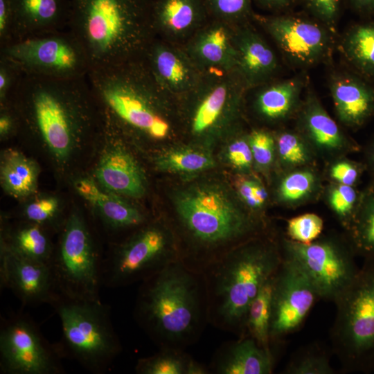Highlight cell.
<instances>
[{"label":"cell","instance_id":"2","mask_svg":"<svg viewBox=\"0 0 374 374\" xmlns=\"http://www.w3.org/2000/svg\"><path fill=\"white\" fill-rule=\"evenodd\" d=\"M151 3L152 0H70L67 26L82 46L91 69L144 57L157 37Z\"/></svg>","mask_w":374,"mask_h":374},{"label":"cell","instance_id":"6","mask_svg":"<svg viewBox=\"0 0 374 374\" xmlns=\"http://www.w3.org/2000/svg\"><path fill=\"white\" fill-rule=\"evenodd\" d=\"M96 102L115 123L154 139L172 132L171 101L177 99L156 80L143 57L87 75Z\"/></svg>","mask_w":374,"mask_h":374},{"label":"cell","instance_id":"42","mask_svg":"<svg viewBox=\"0 0 374 374\" xmlns=\"http://www.w3.org/2000/svg\"><path fill=\"white\" fill-rule=\"evenodd\" d=\"M24 74L20 66L15 61L0 54V102L1 106L8 103Z\"/></svg>","mask_w":374,"mask_h":374},{"label":"cell","instance_id":"17","mask_svg":"<svg viewBox=\"0 0 374 374\" xmlns=\"http://www.w3.org/2000/svg\"><path fill=\"white\" fill-rule=\"evenodd\" d=\"M262 21L281 51L296 64H315L329 48L328 33L316 23L290 16L266 17Z\"/></svg>","mask_w":374,"mask_h":374},{"label":"cell","instance_id":"40","mask_svg":"<svg viewBox=\"0 0 374 374\" xmlns=\"http://www.w3.org/2000/svg\"><path fill=\"white\" fill-rule=\"evenodd\" d=\"M285 371L287 374H332L334 370L323 353L307 350L296 355Z\"/></svg>","mask_w":374,"mask_h":374},{"label":"cell","instance_id":"28","mask_svg":"<svg viewBox=\"0 0 374 374\" xmlns=\"http://www.w3.org/2000/svg\"><path fill=\"white\" fill-rule=\"evenodd\" d=\"M301 90V84L297 80H288L266 86L256 96V109L266 119H283L295 108Z\"/></svg>","mask_w":374,"mask_h":374},{"label":"cell","instance_id":"27","mask_svg":"<svg viewBox=\"0 0 374 374\" xmlns=\"http://www.w3.org/2000/svg\"><path fill=\"white\" fill-rule=\"evenodd\" d=\"M75 186L79 194L98 209L111 228L137 229L145 223V216L136 208L115 195L103 192L92 179H81Z\"/></svg>","mask_w":374,"mask_h":374},{"label":"cell","instance_id":"10","mask_svg":"<svg viewBox=\"0 0 374 374\" xmlns=\"http://www.w3.org/2000/svg\"><path fill=\"white\" fill-rule=\"evenodd\" d=\"M174 238L160 224L141 228L104 258L103 285L117 288L142 282L179 260Z\"/></svg>","mask_w":374,"mask_h":374},{"label":"cell","instance_id":"24","mask_svg":"<svg viewBox=\"0 0 374 374\" xmlns=\"http://www.w3.org/2000/svg\"><path fill=\"white\" fill-rule=\"evenodd\" d=\"M300 125L306 140L321 153L335 154L354 148L312 91L307 94Z\"/></svg>","mask_w":374,"mask_h":374},{"label":"cell","instance_id":"21","mask_svg":"<svg viewBox=\"0 0 374 374\" xmlns=\"http://www.w3.org/2000/svg\"><path fill=\"white\" fill-rule=\"evenodd\" d=\"M233 43L236 52L235 71L247 88L267 82L277 69L273 50L260 35L247 26L236 24Z\"/></svg>","mask_w":374,"mask_h":374},{"label":"cell","instance_id":"20","mask_svg":"<svg viewBox=\"0 0 374 374\" xmlns=\"http://www.w3.org/2000/svg\"><path fill=\"white\" fill-rule=\"evenodd\" d=\"M151 15L157 37L180 45L209 17L203 0H152Z\"/></svg>","mask_w":374,"mask_h":374},{"label":"cell","instance_id":"1","mask_svg":"<svg viewBox=\"0 0 374 374\" xmlns=\"http://www.w3.org/2000/svg\"><path fill=\"white\" fill-rule=\"evenodd\" d=\"M134 316L159 348L184 350L208 323L203 273L179 260L141 282Z\"/></svg>","mask_w":374,"mask_h":374},{"label":"cell","instance_id":"52","mask_svg":"<svg viewBox=\"0 0 374 374\" xmlns=\"http://www.w3.org/2000/svg\"><path fill=\"white\" fill-rule=\"evenodd\" d=\"M263 6L269 8H279L286 6L294 0H258Z\"/></svg>","mask_w":374,"mask_h":374},{"label":"cell","instance_id":"33","mask_svg":"<svg viewBox=\"0 0 374 374\" xmlns=\"http://www.w3.org/2000/svg\"><path fill=\"white\" fill-rule=\"evenodd\" d=\"M3 249L48 265L53 253L42 226L31 222L13 231L10 243L3 246Z\"/></svg>","mask_w":374,"mask_h":374},{"label":"cell","instance_id":"18","mask_svg":"<svg viewBox=\"0 0 374 374\" xmlns=\"http://www.w3.org/2000/svg\"><path fill=\"white\" fill-rule=\"evenodd\" d=\"M143 58L158 83L176 98L192 89L203 75L182 45L158 37Z\"/></svg>","mask_w":374,"mask_h":374},{"label":"cell","instance_id":"41","mask_svg":"<svg viewBox=\"0 0 374 374\" xmlns=\"http://www.w3.org/2000/svg\"><path fill=\"white\" fill-rule=\"evenodd\" d=\"M209 16L231 24H239L249 13L251 0H203Z\"/></svg>","mask_w":374,"mask_h":374},{"label":"cell","instance_id":"38","mask_svg":"<svg viewBox=\"0 0 374 374\" xmlns=\"http://www.w3.org/2000/svg\"><path fill=\"white\" fill-rule=\"evenodd\" d=\"M360 197L352 186L336 184L328 191V202L332 211L343 220L345 226L350 222Z\"/></svg>","mask_w":374,"mask_h":374},{"label":"cell","instance_id":"48","mask_svg":"<svg viewBox=\"0 0 374 374\" xmlns=\"http://www.w3.org/2000/svg\"><path fill=\"white\" fill-rule=\"evenodd\" d=\"M311 11L323 22L331 24L337 18L340 0H306Z\"/></svg>","mask_w":374,"mask_h":374},{"label":"cell","instance_id":"23","mask_svg":"<svg viewBox=\"0 0 374 374\" xmlns=\"http://www.w3.org/2000/svg\"><path fill=\"white\" fill-rule=\"evenodd\" d=\"M273 366L271 351L245 335L226 343L217 350L210 371L217 374H270Z\"/></svg>","mask_w":374,"mask_h":374},{"label":"cell","instance_id":"37","mask_svg":"<svg viewBox=\"0 0 374 374\" xmlns=\"http://www.w3.org/2000/svg\"><path fill=\"white\" fill-rule=\"evenodd\" d=\"M276 147L282 163L288 168H296L310 163L312 154L308 144L297 134L283 132L278 134Z\"/></svg>","mask_w":374,"mask_h":374},{"label":"cell","instance_id":"44","mask_svg":"<svg viewBox=\"0 0 374 374\" xmlns=\"http://www.w3.org/2000/svg\"><path fill=\"white\" fill-rule=\"evenodd\" d=\"M57 207V202L55 198H43L28 205L25 210V217L28 222L42 226L54 218Z\"/></svg>","mask_w":374,"mask_h":374},{"label":"cell","instance_id":"29","mask_svg":"<svg viewBox=\"0 0 374 374\" xmlns=\"http://www.w3.org/2000/svg\"><path fill=\"white\" fill-rule=\"evenodd\" d=\"M159 352L138 359L135 372L138 374H207L210 369L193 359L184 350L159 348Z\"/></svg>","mask_w":374,"mask_h":374},{"label":"cell","instance_id":"53","mask_svg":"<svg viewBox=\"0 0 374 374\" xmlns=\"http://www.w3.org/2000/svg\"><path fill=\"white\" fill-rule=\"evenodd\" d=\"M370 161H371V163L372 165V167L374 169V146L372 148L371 152L370 153Z\"/></svg>","mask_w":374,"mask_h":374},{"label":"cell","instance_id":"26","mask_svg":"<svg viewBox=\"0 0 374 374\" xmlns=\"http://www.w3.org/2000/svg\"><path fill=\"white\" fill-rule=\"evenodd\" d=\"M96 177L111 191L133 197L145 193L144 176L134 158L121 149L111 150L101 158Z\"/></svg>","mask_w":374,"mask_h":374},{"label":"cell","instance_id":"50","mask_svg":"<svg viewBox=\"0 0 374 374\" xmlns=\"http://www.w3.org/2000/svg\"><path fill=\"white\" fill-rule=\"evenodd\" d=\"M254 195L260 208L265 204L267 198V192L258 181H255Z\"/></svg>","mask_w":374,"mask_h":374},{"label":"cell","instance_id":"3","mask_svg":"<svg viewBox=\"0 0 374 374\" xmlns=\"http://www.w3.org/2000/svg\"><path fill=\"white\" fill-rule=\"evenodd\" d=\"M177 229L185 247L179 260L203 273L257 230L255 220L220 187L198 185L175 200Z\"/></svg>","mask_w":374,"mask_h":374},{"label":"cell","instance_id":"45","mask_svg":"<svg viewBox=\"0 0 374 374\" xmlns=\"http://www.w3.org/2000/svg\"><path fill=\"white\" fill-rule=\"evenodd\" d=\"M329 173L337 183L353 186L361 176L362 169L354 162L339 160L331 166Z\"/></svg>","mask_w":374,"mask_h":374},{"label":"cell","instance_id":"11","mask_svg":"<svg viewBox=\"0 0 374 374\" xmlns=\"http://www.w3.org/2000/svg\"><path fill=\"white\" fill-rule=\"evenodd\" d=\"M26 75L51 78L87 77L91 66L78 39L69 30H58L13 41L0 48Z\"/></svg>","mask_w":374,"mask_h":374},{"label":"cell","instance_id":"14","mask_svg":"<svg viewBox=\"0 0 374 374\" xmlns=\"http://www.w3.org/2000/svg\"><path fill=\"white\" fill-rule=\"evenodd\" d=\"M283 256L296 262L307 275L320 299L335 301L359 271L353 249L332 239L303 244L284 240Z\"/></svg>","mask_w":374,"mask_h":374},{"label":"cell","instance_id":"39","mask_svg":"<svg viewBox=\"0 0 374 374\" xmlns=\"http://www.w3.org/2000/svg\"><path fill=\"white\" fill-rule=\"evenodd\" d=\"M323 222L315 213H305L292 217L287 221V233L288 239L303 244H309L316 240L321 235Z\"/></svg>","mask_w":374,"mask_h":374},{"label":"cell","instance_id":"8","mask_svg":"<svg viewBox=\"0 0 374 374\" xmlns=\"http://www.w3.org/2000/svg\"><path fill=\"white\" fill-rule=\"evenodd\" d=\"M332 338L348 369L374 372V258H365L353 281L334 301Z\"/></svg>","mask_w":374,"mask_h":374},{"label":"cell","instance_id":"22","mask_svg":"<svg viewBox=\"0 0 374 374\" xmlns=\"http://www.w3.org/2000/svg\"><path fill=\"white\" fill-rule=\"evenodd\" d=\"M10 1L14 19L13 41L62 30L68 25L70 0Z\"/></svg>","mask_w":374,"mask_h":374},{"label":"cell","instance_id":"9","mask_svg":"<svg viewBox=\"0 0 374 374\" xmlns=\"http://www.w3.org/2000/svg\"><path fill=\"white\" fill-rule=\"evenodd\" d=\"M103 260L84 220L72 214L49 264L58 294L74 300H100Z\"/></svg>","mask_w":374,"mask_h":374},{"label":"cell","instance_id":"47","mask_svg":"<svg viewBox=\"0 0 374 374\" xmlns=\"http://www.w3.org/2000/svg\"><path fill=\"white\" fill-rule=\"evenodd\" d=\"M13 25L10 0H0V48L13 41Z\"/></svg>","mask_w":374,"mask_h":374},{"label":"cell","instance_id":"32","mask_svg":"<svg viewBox=\"0 0 374 374\" xmlns=\"http://www.w3.org/2000/svg\"><path fill=\"white\" fill-rule=\"evenodd\" d=\"M274 276L265 283L251 303L245 321V335L253 338L259 346L269 351H271L270 325Z\"/></svg>","mask_w":374,"mask_h":374},{"label":"cell","instance_id":"30","mask_svg":"<svg viewBox=\"0 0 374 374\" xmlns=\"http://www.w3.org/2000/svg\"><path fill=\"white\" fill-rule=\"evenodd\" d=\"M346 227L354 251L365 258H374V186L360 196Z\"/></svg>","mask_w":374,"mask_h":374},{"label":"cell","instance_id":"34","mask_svg":"<svg viewBox=\"0 0 374 374\" xmlns=\"http://www.w3.org/2000/svg\"><path fill=\"white\" fill-rule=\"evenodd\" d=\"M348 60L359 71L374 75V22L355 26L344 39Z\"/></svg>","mask_w":374,"mask_h":374},{"label":"cell","instance_id":"19","mask_svg":"<svg viewBox=\"0 0 374 374\" xmlns=\"http://www.w3.org/2000/svg\"><path fill=\"white\" fill-rule=\"evenodd\" d=\"M234 28V24L212 19L182 45L202 73L235 71Z\"/></svg>","mask_w":374,"mask_h":374},{"label":"cell","instance_id":"7","mask_svg":"<svg viewBox=\"0 0 374 374\" xmlns=\"http://www.w3.org/2000/svg\"><path fill=\"white\" fill-rule=\"evenodd\" d=\"M61 322L59 345L89 372L106 373L122 350L111 320L110 308L100 299L74 300L59 295L52 305Z\"/></svg>","mask_w":374,"mask_h":374},{"label":"cell","instance_id":"5","mask_svg":"<svg viewBox=\"0 0 374 374\" xmlns=\"http://www.w3.org/2000/svg\"><path fill=\"white\" fill-rule=\"evenodd\" d=\"M95 100L87 76L61 79L24 74L8 103L22 112L28 127L54 154L63 158L79 130L88 127Z\"/></svg>","mask_w":374,"mask_h":374},{"label":"cell","instance_id":"15","mask_svg":"<svg viewBox=\"0 0 374 374\" xmlns=\"http://www.w3.org/2000/svg\"><path fill=\"white\" fill-rule=\"evenodd\" d=\"M317 299L315 287L301 268L283 256L274 279L271 340L297 330Z\"/></svg>","mask_w":374,"mask_h":374},{"label":"cell","instance_id":"46","mask_svg":"<svg viewBox=\"0 0 374 374\" xmlns=\"http://www.w3.org/2000/svg\"><path fill=\"white\" fill-rule=\"evenodd\" d=\"M227 157L231 163L238 169H249L253 160L248 139L238 138L228 146Z\"/></svg>","mask_w":374,"mask_h":374},{"label":"cell","instance_id":"51","mask_svg":"<svg viewBox=\"0 0 374 374\" xmlns=\"http://www.w3.org/2000/svg\"><path fill=\"white\" fill-rule=\"evenodd\" d=\"M355 8L363 12L374 11V0H350Z\"/></svg>","mask_w":374,"mask_h":374},{"label":"cell","instance_id":"4","mask_svg":"<svg viewBox=\"0 0 374 374\" xmlns=\"http://www.w3.org/2000/svg\"><path fill=\"white\" fill-rule=\"evenodd\" d=\"M282 260L276 244L256 240L242 242L209 266L203 272L208 323L245 336L248 308Z\"/></svg>","mask_w":374,"mask_h":374},{"label":"cell","instance_id":"43","mask_svg":"<svg viewBox=\"0 0 374 374\" xmlns=\"http://www.w3.org/2000/svg\"><path fill=\"white\" fill-rule=\"evenodd\" d=\"M247 139L253 161L260 167H268L274 159L275 147L274 137L267 132L255 130Z\"/></svg>","mask_w":374,"mask_h":374},{"label":"cell","instance_id":"35","mask_svg":"<svg viewBox=\"0 0 374 374\" xmlns=\"http://www.w3.org/2000/svg\"><path fill=\"white\" fill-rule=\"evenodd\" d=\"M319 179L315 172L303 168L287 174L280 181L278 198L283 204L294 206L310 198L317 189Z\"/></svg>","mask_w":374,"mask_h":374},{"label":"cell","instance_id":"31","mask_svg":"<svg viewBox=\"0 0 374 374\" xmlns=\"http://www.w3.org/2000/svg\"><path fill=\"white\" fill-rule=\"evenodd\" d=\"M39 170L35 163L17 151L5 154L1 164L3 188L15 197L32 194L37 188Z\"/></svg>","mask_w":374,"mask_h":374},{"label":"cell","instance_id":"16","mask_svg":"<svg viewBox=\"0 0 374 374\" xmlns=\"http://www.w3.org/2000/svg\"><path fill=\"white\" fill-rule=\"evenodd\" d=\"M0 284L10 290L25 306L52 305L60 295L48 264L3 249Z\"/></svg>","mask_w":374,"mask_h":374},{"label":"cell","instance_id":"49","mask_svg":"<svg viewBox=\"0 0 374 374\" xmlns=\"http://www.w3.org/2000/svg\"><path fill=\"white\" fill-rule=\"evenodd\" d=\"M255 181L246 178H240L237 181L236 186L240 197L247 206L253 209H258L260 206L254 195Z\"/></svg>","mask_w":374,"mask_h":374},{"label":"cell","instance_id":"25","mask_svg":"<svg viewBox=\"0 0 374 374\" xmlns=\"http://www.w3.org/2000/svg\"><path fill=\"white\" fill-rule=\"evenodd\" d=\"M330 88L337 116L344 125L360 126L373 114L374 90L359 78L337 75Z\"/></svg>","mask_w":374,"mask_h":374},{"label":"cell","instance_id":"36","mask_svg":"<svg viewBox=\"0 0 374 374\" xmlns=\"http://www.w3.org/2000/svg\"><path fill=\"white\" fill-rule=\"evenodd\" d=\"M157 165L163 171L193 173L212 168L214 161L207 152L185 148L172 150L161 156Z\"/></svg>","mask_w":374,"mask_h":374},{"label":"cell","instance_id":"13","mask_svg":"<svg viewBox=\"0 0 374 374\" xmlns=\"http://www.w3.org/2000/svg\"><path fill=\"white\" fill-rule=\"evenodd\" d=\"M247 88L235 71L203 73L192 89L177 98L184 103L190 132L202 136L227 128Z\"/></svg>","mask_w":374,"mask_h":374},{"label":"cell","instance_id":"12","mask_svg":"<svg viewBox=\"0 0 374 374\" xmlns=\"http://www.w3.org/2000/svg\"><path fill=\"white\" fill-rule=\"evenodd\" d=\"M59 344L50 343L30 316L16 312L1 318L0 373L62 374Z\"/></svg>","mask_w":374,"mask_h":374}]
</instances>
